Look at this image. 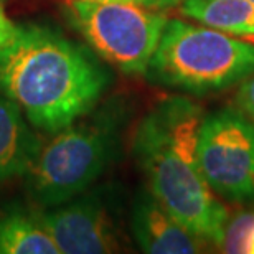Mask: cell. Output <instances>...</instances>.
Here are the masks:
<instances>
[{
    "label": "cell",
    "instance_id": "7c38bea8",
    "mask_svg": "<svg viewBox=\"0 0 254 254\" xmlns=\"http://www.w3.org/2000/svg\"><path fill=\"white\" fill-rule=\"evenodd\" d=\"M220 248L228 254H254V211L228 218Z\"/></svg>",
    "mask_w": 254,
    "mask_h": 254
},
{
    "label": "cell",
    "instance_id": "5bb4252c",
    "mask_svg": "<svg viewBox=\"0 0 254 254\" xmlns=\"http://www.w3.org/2000/svg\"><path fill=\"white\" fill-rule=\"evenodd\" d=\"M15 30H17V25H13V22H10L8 17L2 10V7H0V47L13 37Z\"/></svg>",
    "mask_w": 254,
    "mask_h": 254
},
{
    "label": "cell",
    "instance_id": "3957f363",
    "mask_svg": "<svg viewBox=\"0 0 254 254\" xmlns=\"http://www.w3.org/2000/svg\"><path fill=\"white\" fill-rule=\"evenodd\" d=\"M254 73V43L230 33L167 20L145 78L193 96H208L238 86Z\"/></svg>",
    "mask_w": 254,
    "mask_h": 254
},
{
    "label": "cell",
    "instance_id": "4fadbf2b",
    "mask_svg": "<svg viewBox=\"0 0 254 254\" xmlns=\"http://www.w3.org/2000/svg\"><path fill=\"white\" fill-rule=\"evenodd\" d=\"M235 106L254 123V73L238 84L235 94Z\"/></svg>",
    "mask_w": 254,
    "mask_h": 254
},
{
    "label": "cell",
    "instance_id": "2e32d148",
    "mask_svg": "<svg viewBox=\"0 0 254 254\" xmlns=\"http://www.w3.org/2000/svg\"><path fill=\"white\" fill-rule=\"evenodd\" d=\"M91 2H121V3H139L140 0H91Z\"/></svg>",
    "mask_w": 254,
    "mask_h": 254
},
{
    "label": "cell",
    "instance_id": "9a60e30c",
    "mask_svg": "<svg viewBox=\"0 0 254 254\" xmlns=\"http://www.w3.org/2000/svg\"><path fill=\"white\" fill-rule=\"evenodd\" d=\"M179 2H182V0H140V5L149 8H165Z\"/></svg>",
    "mask_w": 254,
    "mask_h": 254
},
{
    "label": "cell",
    "instance_id": "6da1fadb",
    "mask_svg": "<svg viewBox=\"0 0 254 254\" xmlns=\"http://www.w3.org/2000/svg\"><path fill=\"white\" fill-rule=\"evenodd\" d=\"M108 86L109 73L91 52L50 28L17 27L0 47V93L47 134L91 113Z\"/></svg>",
    "mask_w": 254,
    "mask_h": 254
},
{
    "label": "cell",
    "instance_id": "52a82bcc",
    "mask_svg": "<svg viewBox=\"0 0 254 254\" xmlns=\"http://www.w3.org/2000/svg\"><path fill=\"white\" fill-rule=\"evenodd\" d=\"M37 216L57 243L60 254H104L123 250L118 223L99 191H83L58 206L40 208Z\"/></svg>",
    "mask_w": 254,
    "mask_h": 254
},
{
    "label": "cell",
    "instance_id": "e0dca14e",
    "mask_svg": "<svg viewBox=\"0 0 254 254\" xmlns=\"http://www.w3.org/2000/svg\"><path fill=\"white\" fill-rule=\"evenodd\" d=\"M243 40H246V42L250 43H254V35H246V37H241Z\"/></svg>",
    "mask_w": 254,
    "mask_h": 254
},
{
    "label": "cell",
    "instance_id": "8fae6325",
    "mask_svg": "<svg viewBox=\"0 0 254 254\" xmlns=\"http://www.w3.org/2000/svg\"><path fill=\"white\" fill-rule=\"evenodd\" d=\"M0 254H60L37 211L10 210L0 215Z\"/></svg>",
    "mask_w": 254,
    "mask_h": 254
},
{
    "label": "cell",
    "instance_id": "7a4b0ae2",
    "mask_svg": "<svg viewBox=\"0 0 254 254\" xmlns=\"http://www.w3.org/2000/svg\"><path fill=\"white\" fill-rule=\"evenodd\" d=\"M205 116L185 96L162 99L137 126L132 152L157 200L193 235L220 248L230 215L198 164Z\"/></svg>",
    "mask_w": 254,
    "mask_h": 254
},
{
    "label": "cell",
    "instance_id": "8992f818",
    "mask_svg": "<svg viewBox=\"0 0 254 254\" xmlns=\"http://www.w3.org/2000/svg\"><path fill=\"white\" fill-rule=\"evenodd\" d=\"M198 164L216 196L233 203L254 200V123L228 106L205 116Z\"/></svg>",
    "mask_w": 254,
    "mask_h": 254
},
{
    "label": "cell",
    "instance_id": "ac0fdd59",
    "mask_svg": "<svg viewBox=\"0 0 254 254\" xmlns=\"http://www.w3.org/2000/svg\"><path fill=\"white\" fill-rule=\"evenodd\" d=\"M253 2H254V0H253Z\"/></svg>",
    "mask_w": 254,
    "mask_h": 254
},
{
    "label": "cell",
    "instance_id": "5b68a950",
    "mask_svg": "<svg viewBox=\"0 0 254 254\" xmlns=\"http://www.w3.org/2000/svg\"><path fill=\"white\" fill-rule=\"evenodd\" d=\"M66 13L91 50L126 74H145L167 23L139 3L71 0Z\"/></svg>",
    "mask_w": 254,
    "mask_h": 254
},
{
    "label": "cell",
    "instance_id": "30bf717a",
    "mask_svg": "<svg viewBox=\"0 0 254 254\" xmlns=\"http://www.w3.org/2000/svg\"><path fill=\"white\" fill-rule=\"evenodd\" d=\"M184 17L230 35H254L253 0H182Z\"/></svg>",
    "mask_w": 254,
    "mask_h": 254
},
{
    "label": "cell",
    "instance_id": "9c48e42d",
    "mask_svg": "<svg viewBox=\"0 0 254 254\" xmlns=\"http://www.w3.org/2000/svg\"><path fill=\"white\" fill-rule=\"evenodd\" d=\"M42 140L27 126L15 103L0 98V184L22 177Z\"/></svg>",
    "mask_w": 254,
    "mask_h": 254
},
{
    "label": "cell",
    "instance_id": "ba28073f",
    "mask_svg": "<svg viewBox=\"0 0 254 254\" xmlns=\"http://www.w3.org/2000/svg\"><path fill=\"white\" fill-rule=\"evenodd\" d=\"M130 233L140 251L149 254H196L210 246L182 225L149 189L140 190L134 200Z\"/></svg>",
    "mask_w": 254,
    "mask_h": 254
},
{
    "label": "cell",
    "instance_id": "277c9868",
    "mask_svg": "<svg viewBox=\"0 0 254 254\" xmlns=\"http://www.w3.org/2000/svg\"><path fill=\"white\" fill-rule=\"evenodd\" d=\"M121 119V108H104L42 142L22 175L30 200L38 208H52L88 190L116 154Z\"/></svg>",
    "mask_w": 254,
    "mask_h": 254
}]
</instances>
